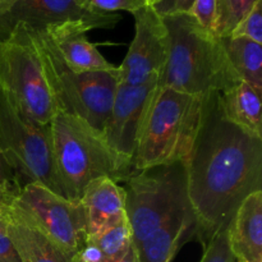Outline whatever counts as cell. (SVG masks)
I'll list each match as a JSON object with an SVG mask.
<instances>
[{
    "label": "cell",
    "instance_id": "cell-25",
    "mask_svg": "<svg viewBox=\"0 0 262 262\" xmlns=\"http://www.w3.org/2000/svg\"><path fill=\"white\" fill-rule=\"evenodd\" d=\"M83 2L90 9L102 13H115L119 10H125L133 14L148 5V0H83Z\"/></svg>",
    "mask_w": 262,
    "mask_h": 262
},
{
    "label": "cell",
    "instance_id": "cell-2",
    "mask_svg": "<svg viewBox=\"0 0 262 262\" xmlns=\"http://www.w3.org/2000/svg\"><path fill=\"white\" fill-rule=\"evenodd\" d=\"M169 55L158 78V89L206 96L225 92L239 78L228 58L223 38L205 31L189 13L164 15Z\"/></svg>",
    "mask_w": 262,
    "mask_h": 262
},
{
    "label": "cell",
    "instance_id": "cell-9",
    "mask_svg": "<svg viewBox=\"0 0 262 262\" xmlns=\"http://www.w3.org/2000/svg\"><path fill=\"white\" fill-rule=\"evenodd\" d=\"M13 202L69 257L87 245L86 215L81 201L64 199L42 184L27 183Z\"/></svg>",
    "mask_w": 262,
    "mask_h": 262
},
{
    "label": "cell",
    "instance_id": "cell-27",
    "mask_svg": "<svg viewBox=\"0 0 262 262\" xmlns=\"http://www.w3.org/2000/svg\"><path fill=\"white\" fill-rule=\"evenodd\" d=\"M193 0H160L156 5H154V9L159 15L177 14V13H187L191 8Z\"/></svg>",
    "mask_w": 262,
    "mask_h": 262
},
{
    "label": "cell",
    "instance_id": "cell-10",
    "mask_svg": "<svg viewBox=\"0 0 262 262\" xmlns=\"http://www.w3.org/2000/svg\"><path fill=\"white\" fill-rule=\"evenodd\" d=\"M136 33L124 60L118 67L119 83L140 86L159 78L169 55V35L163 17L152 7L133 13Z\"/></svg>",
    "mask_w": 262,
    "mask_h": 262
},
{
    "label": "cell",
    "instance_id": "cell-12",
    "mask_svg": "<svg viewBox=\"0 0 262 262\" xmlns=\"http://www.w3.org/2000/svg\"><path fill=\"white\" fill-rule=\"evenodd\" d=\"M158 78L140 86L118 84L104 135L112 150L133 169V159L147 118Z\"/></svg>",
    "mask_w": 262,
    "mask_h": 262
},
{
    "label": "cell",
    "instance_id": "cell-31",
    "mask_svg": "<svg viewBox=\"0 0 262 262\" xmlns=\"http://www.w3.org/2000/svg\"><path fill=\"white\" fill-rule=\"evenodd\" d=\"M8 4H9V0H0V15L7 10Z\"/></svg>",
    "mask_w": 262,
    "mask_h": 262
},
{
    "label": "cell",
    "instance_id": "cell-17",
    "mask_svg": "<svg viewBox=\"0 0 262 262\" xmlns=\"http://www.w3.org/2000/svg\"><path fill=\"white\" fill-rule=\"evenodd\" d=\"M5 210L7 235L22 262H71L72 257L56 247L14 202L7 205Z\"/></svg>",
    "mask_w": 262,
    "mask_h": 262
},
{
    "label": "cell",
    "instance_id": "cell-28",
    "mask_svg": "<svg viewBox=\"0 0 262 262\" xmlns=\"http://www.w3.org/2000/svg\"><path fill=\"white\" fill-rule=\"evenodd\" d=\"M0 262H22L19 253L7 234L0 235Z\"/></svg>",
    "mask_w": 262,
    "mask_h": 262
},
{
    "label": "cell",
    "instance_id": "cell-13",
    "mask_svg": "<svg viewBox=\"0 0 262 262\" xmlns=\"http://www.w3.org/2000/svg\"><path fill=\"white\" fill-rule=\"evenodd\" d=\"M66 66L74 72H107L117 67L106 60L90 42V28L81 22H64L43 28Z\"/></svg>",
    "mask_w": 262,
    "mask_h": 262
},
{
    "label": "cell",
    "instance_id": "cell-26",
    "mask_svg": "<svg viewBox=\"0 0 262 262\" xmlns=\"http://www.w3.org/2000/svg\"><path fill=\"white\" fill-rule=\"evenodd\" d=\"M216 5L217 0H193L187 13H189L205 31L212 33L216 18Z\"/></svg>",
    "mask_w": 262,
    "mask_h": 262
},
{
    "label": "cell",
    "instance_id": "cell-32",
    "mask_svg": "<svg viewBox=\"0 0 262 262\" xmlns=\"http://www.w3.org/2000/svg\"><path fill=\"white\" fill-rule=\"evenodd\" d=\"M159 2H160V0H148V5H150V7H154V5L158 4Z\"/></svg>",
    "mask_w": 262,
    "mask_h": 262
},
{
    "label": "cell",
    "instance_id": "cell-23",
    "mask_svg": "<svg viewBox=\"0 0 262 262\" xmlns=\"http://www.w3.org/2000/svg\"><path fill=\"white\" fill-rule=\"evenodd\" d=\"M230 37H243L262 43V0H258L251 12L238 23Z\"/></svg>",
    "mask_w": 262,
    "mask_h": 262
},
{
    "label": "cell",
    "instance_id": "cell-30",
    "mask_svg": "<svg viewBox=\"0 0 262 262\" xmlns=\"http://www.w3.org/2000/svg\"><path fill=\"white\" fill-rule=\"evenodd\" d=\"M5 206H7V205L0 202V235L7 234L8 220H7V210H5Z\"/></svg>",
    "mask_w": 262,
    "mask_h": 262
},
{
    "label": "cell",
    "instance_id": "cell-22",
    "mask_svg": "<svg viewBox=\"0 0 262 262\" xmlns=\"http://www.w3.org/2000/svg\"><path fill=\"white\" fill-rule=\"evenodd\" d=\"M23 186L25 184L17 170L0 150V202L5 205L12 204Z\"/></svg>",
    "mask_w": 262,
    "mask_h": 262
},
{
    "label": "cell",
    "instance_id": "cell-3",
    "mask_svg": "<svg viewBox=\"0 0 262 262\" xmlns=\"http://www.w3.org/2000/svg\"><path fill=\"white\" fill-rule=\"evenodd\" d=\"M54 164L67 199L79 201L91 181H125L133 171L112 150L100 130L76 115L56 113L50 122Z\"/></svg>",
    "mask_w": 262,
    "mask_h": 262
},
{
    "label": "cell",
    "instance_id": "cell-4",
    "mask_svg": "<svg viewBox=\"0 0 262 262\" xmlns=\"http://www.w3.org/2000/svg\"><path fill=\"white\" fill-rule=\"evenodd\" d=\"M205 96L156 87L133 159V170L186 163L202 122Z\"/></svg>",
    "mask_w": 262,
    "mask_h": 262
},
{
    "label": "cell",
    "instance_id": "cell-5",
    "mask_svg": "<svg viewBox=\"0 0 262 262\" xmlns=\"http://www.w3.org/2000/svg\"><path fill=\"white\" fill-rule=\"evenodd\" d=\"M58 113L76 115L102 132L119 84L118 67L107 72L69 69L43 30L31 28Z\"/></svg>",
    "mask_w": 262,
    "mask_h": 262
},
{
    "label": "cell",
    "instance_id": "cell-16",
    "mask_svg": "<svg viewBox=\"0 0 262 262\" xmlns=\"http://www.w3.org/2000/svg\"><path fill=\"white\" fill-rule=\"evenodd\" d=\"M196 219L191 206L174 212L159 229L135 246L140 262H171L182 246L194 239Z\"/></svg>",
    "mask_w": 262,
    "mask_h": 262
},
{
    "label": "cell",
    "instance_id": "cell-6",
    "mask_svg": "<svg viewBox=\"0 0 262 262\" xmlns=\"http://www.w3.org/2000/svg\"><path fill=\"white\" fill-rule=\"evenodd\" d=\"M0 89L25 117L46 125L56 115L30 27L15 23L0 41Z\"/></svg>",
    "mask_w": 262,
    "mask_h": 262
},
{
    "label": "cell",
    "instance_id": "cell-19",
    "mask_svg": "<svg viewBox=\"0 0 262 262\" xmlns=\"http://www.w3.org/2000/svg\"><path fill=\"white\" fill-rule=\"evenodd\" d=\"M223 41L235 73L261 94L262 46L243 37H228Z\"/></svg>",
    "mask_w": 262,
    "mask_h": 262
},
{
    "label": "cell",
    "instance_id": "cell-1",
    "mask_svg": "<svg viewBox=\"0 0 262 262\" xmlns=\"http://www.w3.org/2000/svg\"><path fill=\"white\" fill-rule=\"evenodd\" d=\"M184 165L194 239L205 247L248 194L262 191V140L230 123L220 92H212L205 96L201 127Z\"/></svg>",
    "mask_w": 262,
    "mask_h": 262
},
{
    "label": "cell",
    "instance_id": "cell-29",
    "mask_svg": "<svg viewBox=\"0 0 262 262\" xmlns=\"http://www.w3.org/2000/svg\"><path fill=\"white\" fill-rule=\"evenodd\" d=\"M71 262H76L74 260H71ZM101 262H140L138 261L137 251H136L135 245L130 246L123 255L118 256L115 258H104Z\"/></svg>",
    "mask_w": 262,
    "mask_h": 262
},
{
    "label": "cell",
    "instance_id": "cell-24",
    "mask_svg": "<svg viewBox=\"0 0 262 262\" xmlns=\"http://www.w3.org/2000/svg\"><path fill=\"white\" fill-rule=\"evenodd\" d=\"M200 262H237L228 245L227 228L217 232L206 243Z\"/></svg>",
    "mask_w": 262,
    "mask_h": 262
},
{
    "label": "cell",
    "instance_id": "cell-14",
    "mask_svg": "<svg viewBox=\"0 0 262 262\" xmlns=\"http://www.w3.org/2000/svg\"><path fill=\"white\" fill-rule=\"evenodd\" d=\"M228 245L238 262H262V191L248 194L227 227Z\"/></svg>",
    "mask_w": 262,
    "mask_h": 262
},
{
    "label": "cell",
    "instance_id": "cell-20",
    "mask_svg": "<svg viewBox=\"0 0 262 262\" xmlns=\"http://www.w3.org/2000/svg\"><path fill=\"white\" fill-rule=\"evenodd\" d=\"M87 243L96 246L105 258H115L123 255L133 245L128 217L90 237Z\"/></svg>",
    "mask_w": 262,
    "mask_h": 262
},
{
    "label": "cell",
    "instance_id": "cell-8",
    "mask_svg": "<svg viewBox=\"0 0 262 262\" xmlns=\"http://www.w3.org/2000/svg\"><path fill=\"white\" fill-rule=\"evenodd\" d=\"M0 150L23 184L38 183L67 199L55 170L50 123L40 125L22 114L0 89Z\"/></svg>",
    "mask_w": 262,
    "mask_h": 262
},
{
    "label": "cell",
    "instance_id": "cell-21",
    "mask_svg": "<svg viewBox=\"0 0 262 262\" xmlns=\"http://www.w3.org/2000/svg\"><path fill=\"white\" fill-rule=\"evenodd\" d=\"M258 0H217L216 18L212 35L217 38H228L235 26L251 12Z\"/></svg>",
    "mask_w": 262,
    "mask_h": 262
},
{
    "label": "cell",
    "instance_id": "cell-15",
    "mask_svg": "<svg viewBox=\"0 0 262 262\" xmlns=\"http://www.w3.org/2000/svg\"><path fill=\"white\" fill-rule=\"evenodd\" d=\"M79 201L86 215L87 239L127 217L125 189L107 177L90 182Z\"/></svg>",
    "mask_w": 262,
    "mask_h": 262
},
{
    "label": "cell",
    "instance_id": "cell-18",
    "mask_svg": "<svg viewBox=\"0 0 262 262\" xmlns=\"http://www.w3.org/2000/svg\"><path fill=\"white\" fill-rule=\"evenodd\" d=\"M225 118L256 138L262 140L261 94L245 81L220 94Z\"/></svg>",
    "mask_w": 262,
    "mask_h": 262
},
{
    "label": "cell",
    "instance_id": "cell-7",
    "mask_svg": "<svg viewBox=\"0 0 262 262\" xmlns=\"http://www.w3.org/2000/svg\"><path fill=\"white\" fill-rule=\"evenodd\" d=\"M124 182L125 214L135 246L159 229L174 212L189 205L183 163L133 170Z\"/></svg>",
    "mask_w": 262,
    "mask_h": 262
},
{
    "label": "cell",
    "instance_id": "cell-11",
    "mask_svg": "<svg viewBox=\"0 0 262 262\" xmlns=\"http://www.w3.org/2000/svg\"><path fill=\"white\" fill-rule=\"evenodd\" d=\"M119 20L117 13L92 10L83 0H9L7 10L0 15V38L4 40L18 22L35 30L58 23L81 22L94 30L113 28Z\"/></svg>",
    "mask_w": 262,
    "mask_h": 262
}]
</instances>
